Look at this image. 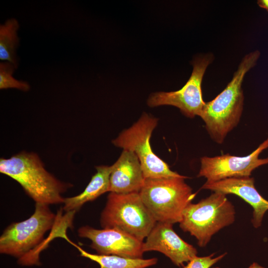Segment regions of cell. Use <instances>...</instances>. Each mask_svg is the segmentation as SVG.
Masks as SVG:
<instances>
[{
    "mask_svg": "<svg viewBox=\"0 0 268 268\" xmlns=\"http://www.w3.org/2000/svg\"><path fill=\"white\" fill-rule=\"evenodd\" d=\"M260 56L258 50L247 54L226 87L213 100L205 102L200 117L210 137L217 143H223L240 121L244 104L243 80L246 73L256 65Z\"/></svg>",
    "mask_w": 268,
    "mask_h": 268,
    "instance_id": "obj_1",
    "label": "cell"
},
{
    "mask_svg": "<svg viewBox=\"0 0 268 268\" xmlns=\"http://www.w3.org/2000/svg\"><path fill=\"white\" fill-rule=\"evenodd\" d=\"M0 172L17 182L36 203L48 205L64 203L62 194L72 187L48 172L33 152L22 151L9 158H1Z\"/></svg>",
    "mask_w": 268,
    "mask_h": 268,
    "instance_id": "obj_2",
    "label": "cell"
},
{
    "mask_svg": "<svg viewBox=\"0 0 268 268\" xmlns=\"http://www.w3.org/2000/svg\"><path fill=\"white\" fill-rule=\"evenodd\" d=\"M49 205L36 203L33 214L28 219L11 223L0 237V253L18 259L22 266L39 265L40 245L45 233L61 220Z\"/></svg>",
    "mask_w": 268,
    "mask_h": 268,
    "instance_id": "obj_3",
    "label": "cell"
},
{
    "mask_svg": "<svg viewBox=\"0 0 268 268\" xmlns=\"http://www.w3.org/2000/svg\"><path fill=\"white\" fill-rule=\"evenodd\" d=\"M187 178L145 179L139 194L156 222H180L184 209L196 196L185 182Z\"/></svg>",
    "mask_w": 268,
    "mask_h": 268,
    "instance_id": "obj_4",
    "label": "cell"
},
{
    "mask_svg": "<svg viewBox=\"0 0 268 268\" xmlns=\"http://www.w3.org/2000/svg\"><path fill=\"white\" fill-rule=\"evenodd\" d=\"M235 218L234 206L226 195L214 192L197 203H190L179 223L183 231L194 236L198 245L203 247L213 235L232 224Z\"/></svg>",
    "mask_w": 268,
    "mask_h": 268,
    "instance_id": "obj_5",
    "label": "cell"
},
{
    "mask_svg": "<svg viewBox=\"0 0 268 268\" xmlns=\"http://www.w3.org/2000/svg\"><path fill=\"white\" fill-rule=\"evenodd\" d=\"M156 222L139 193L110 192L100 217L103 228L119 230L142 242Z\"/></svg>",
    "mask_w": 268,
    "mask_h": 268,
    "instance_id": "obj_6",
    "label": "cell"
},
{
    "mask_svg": "<svg viewBox=\"0 0 268 268\" xmlns=\"http://www.w3.org/2000/svg\"><path fill=\"white\" fill-rule=\"evenodd\" d=\"M158 124V119L143 113L138 120L124 130L112 141L118 147L134 152L137 156L145 179L180 177L152 151L150 139Z\"/></svg>",
    "mask_w": 268,
    "mask_h": 268,
    "instance_id": "obj_7",
    "label": "cell"
},
{
    "mask_svg": "<svg viewBox=\"0 0 268 268\" xmlns=\"http://www.w3.org/2000/svg\"><path fill=\"white\" fill-rule=\"evenodd\" d=\"M213 56L205 54L195 58L193 69L188 80L180 89L171 92H158L151 94L147 100L150 107L170 105L177 107L185 116L193 118L201 116L205 102L202 98L201 83L208 66Z\"/></svg>",
    "mask_w": 268,
    "mask_h": 268,
    "instance_id": "obj_8",
    "label": "cell"
},
{
    "mask_svg": "<svg viewBox=\"0 0 268 268\" xmlns=\"http://www.w3.org/2000/svg\"><path fill=\"white\" fill-rule=\"evenodd\" d=\"M268 148V137L250 154L245 156L228 153L214 157L201 158V168L198 177H204L206 182L250 176L257 168L268 164V157L260 158V153Z\"/></svg>",
    "mask_w": 268,
    "mask_h": 268,
    "instance_id": "obj_9",
    "label": "cell"
},
{
    "mask_svg": "<svg viewBox=\"0 0 268 268\" xmlns=\"http://www.w3.org/2000/svg\"><path fill=\"white\" fill-rule=\"evenodd\" d=\"M79 237L91 241L90 247L97 254L117 255L131 258H142L143 242L115 229H98L88 225L77 230Z\"/></svg>",
    "mask_w": 268,
    "mask_h": 268,
    "instance_id": "obj_10",
    "label": "cell"
},
{
    "mask_svg": "<svg viewBox=\"0 0 268 268\" xmlns=\"http://www.w3.org/2000/svg\"><path fill=\"white\" fill-rule=\"evenodd\" d=\"M173 224L157 222L144 243V252H159L170 259L177 266H183L197 256V250L184 241L173 230Z\"/></svg>",
    "mask_w": 268,
    "mask_h": 268,
    "instance_id": "obj_11",
    "label": "cell"
},
{
    "mask_svg": "<svg viewBox=\"0 0 268 268\" xmlns=\"http://www.w3.org/2000/svg\"><path fill=\"white\" fill-rule=\"evenodd\" d=\"M254 178L250 176L229 178L216 182H206L201 189L225 195L234 194L243 199L253 208L252 223L255 228L262 225L264 216L268 210V201L255 187Z\"/></svg>",
    "mask_w": 268,
    "mask_h": 268,
    "instance_id": "obj_12",
    "label": "cell"
},
{
    "mask_svg": "<svg viewBox=\"0 0 268 268\" xmlns=\"http://www.w3.org/2000/svg\"><path fill=\"white\" fill-rule=\"evenodd\" d=\"M145 178L139 160L133 152L123 150L112 165L109 192L118 194L139 193Z\"/></svg>",
    "mask_w": 268,
    "mask_h": 268,
    "instance_id": "obj_13",
    "label": "cell"
},
{
    "mask_svg": "<svg viewBox=\"0 0 268 268\" xmlns=\"http://www.w3.org/2000/svg\"><path fill=\"white\" fill-rule=\"evenodd\" d=\"M96 173L81 193L65 198L63 209L66 212H76L84 203L93 201L105 193L109 192L112 166L100 165L96 166Z\"/></svg>",
    "mask_w": 268,
    "mask_h": 268,
    "instance_id": "obj_14",
    "label": "cell"
},
{
    "mask_svg": "<svg viewBox=\"0 0 268 268\" xmlns=\"http://www.w3.org/2000/svg\"><path fill=\"white\" fill-rule=\"evenodd\" d=\"M67 242L77 249L81 256L96 262L100 268H146L155 265L158 260L156 258L144 259L112 255L93 254L85 251L69 239Z\"/></svg>",
    "mask_w": 268,
    "mask_h": 268,
    "instance_id": "obj_15",
    "label": "cell"
},
{
    "mask_svg": "<svg viewBox=\"0 0 268 268\" xmlns=\"http://www.w3.org/2000/svg\"><path fill=\"white\" fill-rule=\"evenodd\" d=\"M19 24L16 19H7L0 25V60L12 63L18 67L16 50L19 43L17 31Z\"/></svg>",
    "mask_w": 268,
    "mask_h": 268,
    "instance_id": "obj_16",
    "label": "cell"
},
{
    "mask_svg": "<svg viewBox=\"0 0 268 268\" xmlns=\"http://www.w3.org/2000/svg\"><path fill=\"white\" fill-rule=\"evenodd\" d=\"M16 67L12 63L2 61L0 63V89L16 88L23 91L30 90L29 84L15 79L13 74Z\"/></svg>",
    "mask_w": 268,
    "mask_h": 268,
    "instance_id": "obj_17",
    "label": "cell"
},
{
    "mask_svg": "<svg viewBox=\"0 0 268 268\" xmlns=\"http://www.w3.org/2000/svg\"><path fill=\"white\" fill-rule=\"evenodd\" d=\"M226 255V253H224L216 257H213L214 254L205 257L197 256L189 262L183 268H210Z\"/></svg>",
    "mask_w": 268,
    "mask_h": 268,
    "instance_id": "obj_18",
    "label": "cell"
},
{
    "mask_svg": "<svg viewBox=\"0 0 268 268\" xmlns=\"http://www.w3.org/2000/svg\"><path fill=\"white\" fill-rule=\"evenodd\" d=\"M258 5L268 11V0H259L257 1Z\"/></svg>",
    "mask_w": 268,
    "mask_h": 268,
    "instance_id": "obj_19",
    "label": "cell"
},
{
    "mask_svg": "<svg viewBox=\"0 0 268 268\" xmlns=\"http://www.w3.org/2000/svg\"><path fill=\"white\" fill-rule=\"evenodd\" d=\"M248 268H265L263 267L260 266L257 263H253Z\"/></svg>",
    "mask_w": 268,
    "mask_h": 268,
    "instance_id": "obj_20",
    "label": "cell"
},
{
    "mask_svg": "<svg viewBox=\"0 0 268 268\" xmlns=\"http://www.w3.org/2000/svg\"><path fill=\"white\" fill-rule=\"evenodd\" d=\"M218 268V267H216V268Z\"/></svg>",
    "mask_w": 268,
    "mask_h": 268,
    "instance_id": "obj_21",
    "label": "cell"
}]
</instances>
